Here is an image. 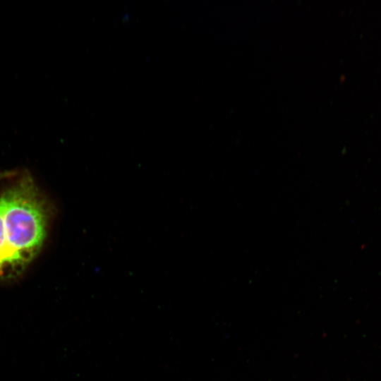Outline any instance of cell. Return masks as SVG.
<instances>
[{"label":"cell","mask_w":381,"mask_h":381,"mask_svg":"<svg viewBox=\"0 0 381 381\" xmlns=\"http://www.w3.org/2000/svg\"><path fill=\"white\" fill-rule=\"evenodd\" d=\"M0 213L8 246L27 268L42 248L49 219L46 200L30 175L0 195Z\"/></svg>","instance_id":"1"},{"label":"cell","mask_w":381,"mask_h":381,"mask_svg":"<svg viewBox=\"0 0 381 381\" xmlns=\"http://www.w3.org/2000/svg\"><path fill=\"white\" fill-rule=\"evenodd\" d=\"M25 269L8 246L0 213V282H8L18 279Z\"/></svg>","instance_id":"2"},{"label":"cell","mask_w":381,"mask_h":381,"mask_svg":"<svg viewBox=\"0 0 381 381\" xmlns=\"http://www.w3.org/2000/svg\"><path fill=\"white\" fill-rule=\"evenodd\" d=\"M15 174L13 171H1L0 172V181Z\"/></svg>","instance_id":"3"}]
</instances>
